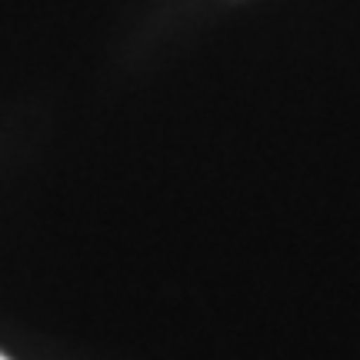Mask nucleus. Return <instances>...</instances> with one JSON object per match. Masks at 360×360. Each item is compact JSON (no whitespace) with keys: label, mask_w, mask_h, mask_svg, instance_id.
Wrapping results in <instances>:
<instances>
[{"label":"nucleus","mask_w":360,"mask_h":360,"mask_svg":"<svg viewBox=\"0 0 360 360\" xmlns=\"http://www.w3.org/2000/svg\"><path fill=\"white\" fill-rule=\"evenodd\" d=\"M0 360H7V357H4V354H0Z\"/></svg>","instance_id":"f257e3e1"}]
</instances>
